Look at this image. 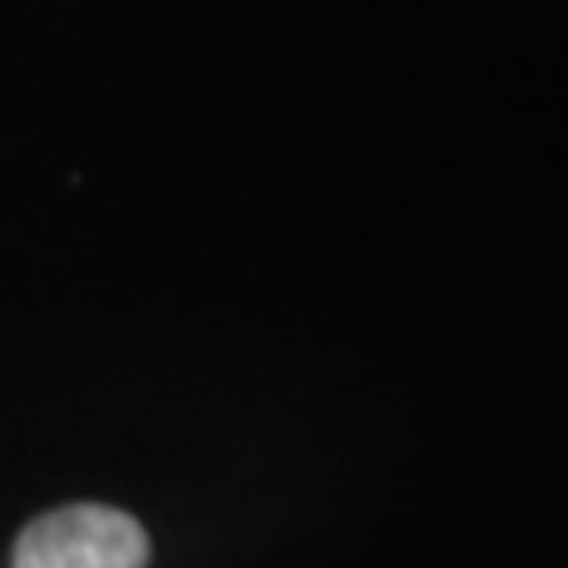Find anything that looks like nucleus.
I'll use <instances>...</instances> for the list:
<instances>
[{
	"label": "nucleus",
	"mask_w": 568,
	"mask_h": 568,
	"mask_svg": "<svg viewBox=\"0 0 568 568\" xmlns=\"http://www.w3.org/2000/svg\"><path fill=\"white\" fill-rule=\"evenodd\" d=\"M13 568H148V535L114 506H63L21 530Z\"/></svg>",
	"instance_id": "f257e3e1"
}]
</instances>
